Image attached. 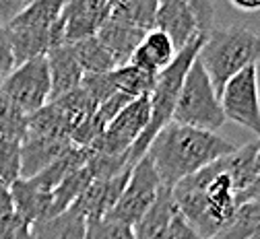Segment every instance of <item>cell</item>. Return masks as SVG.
Here are the masks:
<instances>
[{
	"instance_id": "1",
	"label": "cell",
	"mask_w": 260,
	"mask_h": 239,
	"mask_svg": "<svg viewBox=\"0 0 260 239\" xmlns=\"http://www.w3.org/2000/svg\"><path fill=\"white\" fill-rule=\"evenodd\" d=\"M258 139L236 147L194 176L172 188V198L182 219L203 239H215L232 223L240 202L238 196L258 176L256 172Z\"/></svg>"
},
{
	"instance_id": "2",
	"label": "cell",
	"mask_w": 260,
	"mask_h": 239,
	"mask_svg": "<svg viewBox=\"0 0 260 239\" xmlns=\"http://www.w3.org/2000/svg\"><path fill=\"white\" fill-rule=\"evenodd\" d=\"M232 151H236V145L225 141L217 132H205L170 122L151 141L147 157L159 176L161 186L174 188Z\"/></svg>"
},
{
	"instance_id": "3",
	"label": "cell",
	"mask_w": 260,
	"mask_h": 239,
	"mask_svg": "<svg viewBox=\"0 0 260 239\" xmlns=\"http://www.w3.org/2000/svg\"><path fill=\"white\" fill-rule=\"evenodd\" d=\"M197 58L219 97L227 81L260 62V36L246 27L213 29Z\"/></svg>"
},
{
	"instance_id": "4",
	"label": "cell",
	"mask_w": 260,
	"mask_h": 239,
	"mask_svg": "<svg viewBox=\"0 0 260 239\" xmlns=\"http://www.w3.org/2000/svg\"><path fill=\"white\" fill-rule=\"evenodd\" d=\"M203 42H205V38H199V40L190 42L184 50H180L176 54L174 62L166 68V71H161L157 75L155 87H153V91L149 95V106H151L149 126H147V130L141 134V139L135 143V147L130 149V153H128L130 165H137L147 155V149H149L151 141L157 136V132L172 122L178 97H180V91H182L184 77L188 73V68L192 66V62L197 60Z\"/></svg>"
},
{
	"instance_id": "5",
	"label": "cell",
	"mask_w": 260,
	"mask_h": 239,
	"mask_svg": "<svg viewBox=\"0 0 260 239\" xmlns=\"http://www.w3.org/2000/svg\"><path fill=\"white\" fill-rule=\"evenodd\" d=\"M174 124L197 128L205 132H217L225 124V116L219 106V97L201 66L199 58L192 62L182 83V91L172 116Z\"/></svg>"
},
{
	"instance_id": "6",
	"label": "cell",
	"mask_w": 260,
	"mask_h": 239,
	"mask_svg": "<svg viewBox=\"0 0 260 239\" xmlns=\"http://www.w3.org/2000/svg\"><path fill=\"white\" fill-rule=\"evenodd\" d=\"M161 188L164 186L159 182V176L155 174L149 157L145 155L130 169V176L122 190V196L116 202V207L112 209V213L108 215V221H114V223H120L133 229L141 221V217L153 207Z\"/></svg>"
},
{
	"instance_id": "7",
	"label": "cell",
	"mask_w": 260,
	"mask_h": 239,
	"mask_svg": "<svg viewBox=\"0 0 260 239\" xmlns=\"http://www.w3.org/2000/svg\"><path fill=\"white\" fill-rule=\"evenodd\" d=\"M149 118H151L149 97L133 99L106 126L102 136L89 147V151H93L97 155H108V157L128 155L130 149L135 147V143L141 139V134L147 130Z\"/></svg>"
},
{
	"instance_id": "8",
	"label": "cell",
	"mask_w": 260,
	"mask_h": 239,
	"mask_svg": "<svg viewBox=\"0 0 260 239\" xmlns=\"http://www.w3.org/2000/svg\"><path fill=\"white\" fill-rule=\"evenodd\" d=\"M219 106L225 120H232L260 139V89L258 68L248 66L227 81L219 95Z\"/></svg>"
},
{
	"instance_id": "9",
	"label": "cell",
	"mask_w": 260,
	"mask_h": 239,
	"mask_svg": "<svg viewBox=\"0 0 260 239\" xmlns=\"http://www.w3.org/2000/svg\"><path fill=\"white\" fill-rule=\"evenodd\" d=\"M3 91L13 104L25 114L31 116L44 106L50 104V73L46 56L29 60L5 79L0 85Z\"/></svg>"
},
{
	"instance_id": "10",
	"label": "cell",
	"mask_w": 260,
	"mask_h": 239,
	"mask_svg": "<svg viewBox=\"0 0 260 239\" xmlns=\"http://www.w3.org/2000/svg\"><path fill=\"white\" fill-rule=\"evenodd\" d=\"M112 3L108 0H75L64 3L58 17L64 46H73L87 38H95L104 21L110 17Z\"/></svg>"
},
{
	"instance_id": "11",
	"label": "cell",
	"mask_w": 260,
	"mask_h": 239,
	"mask_svg": "<svg viewBox=\"0 0 260 239\" xmlns=\"http://www.w3.org/2000/svg\"><path fill=\"white\" fill-rule=\"evenodd\" d=\"M155 29L166 33L176 52L184 50L190 42L201 38L190 0H164V3H159L155 15Z\"/></svg>"
},
{
	"instance_id": "12",
	"label": "cell",
	"mask_w": 260,
	"mask_h": 239,
	"mask_svg": "<svg viewBox=\"0 0 260 239\" xmlns=\"http://www.w3.org/2000/svg\"><path fill=\"white\" fill-rule=\"evenodd\" d=\"M128 176H130V169L116 178H110V180L91 182V186L83 192V196L73 204V209L85 217L87 225L108 219V215L112 213V209L116 207V202L122 196Z\"/></svg>"
},
{
	"instance_id": "13",
	"label": "cell",
	"mask_w": 260,
	"mask_h": 239,
	"mask_svg": "<svg viewBox=\"0 0 260 239\" xmlns=\"http://www.w3.org/2000/svg\"><path fill=\"white\" fill-rule=\"evenodd\" d=\"M71 147H73L71 139L25 134L21 141V180H29L38 176Z\"/></svg>"
},
{
	"instance_id": "14",
	"label": "cell",
	"mask_w": 260,
	"mask_h": 239,
	"mask_svg": "<svg viewBox=\"0 0 260 239\" xmlns=\"http://www.w3.org/2000/svg\"><path fill=\"white\" fill-rule=\"evenodd\" d=\"M95 38L102 42V46L108 50V54L112 56V60L118 68V66H124L130 62V58H133V54L137 52L139 44L145 38V31L130 27L128 23L110 15L104 21V25L100 27Z\"/></svg>"
},
{
	"instance_id": "15",
	"label": "cell",
	"mask_w": 260,
	"mask_h": 239,
	"mask_svg": "<svg viewBox=\"0 0 260 239\" xmlns=\"http://www.w3.org/2000/svg\"><path fill=\"white\" fill-rule=\"evenodd\" d=\"M50 73V101L75 91L83 81V71L71 46H56L46 54Z\"/></svg>"
},
{
	"instance_id": "16",
	"label": "cell",
	"mask_w": 260,
	"mask_h": 239,
	"mask_svg": "<svg viewBox=\"0 0 260 239\" xmlns=\"http://www.w3.org/2000/svg\"><path fill=\"white\" fill-rule=\"evenodd\" d=\"M176 215H178V209L172 198V188L164 186L159 190L153 207L133 227L135 239H166Z\"/></svg>"
},
{
	"instance_id": "17",
	"label": "cell",
	"mask_w": 260,
	"mask_h": 239,
	"mask_svg": "<svg viewBox=\"0 0 260 239\" xmlns=\"http://www.w3.org/2000/svg\"><path fill=\"white\" fill-rule=\"evenodd\" d=\"M176 54L178 52L166 33H161L159 29H153V31L145 33L143 42L139 44L137 52L133 54L128 64L139 66L147 73L159 75L161 71H166V68L174 62Z\"/></svg>"
},
{
	"instance_id": "18",
	"label": "cell",
	"mask_w": 260,
	"mask_h": 239,
	"mask_svg": "<svg viewBox=\"0 0 260 239\" xmlns=\"http://www.w3.org/2000/svg\"><path fill=\"white\" fill-rule=\"evenodd\" d=\"M87 221L73 207L34 225V239H85Z\"/></svg>"
},
{
	"instance_id": "19",
	"label": "cell",
	"mask_w": 260,
	"mask_h": 239,
	"mask_svg": "<svg viewBox=\"0 0 260 239\" xmlns=\"http://www.w3.org/2000/svg\"><path fill=\"white\" fill-rule=\"evenodd\" d=\"M64 3L60 0H34L7 25L9 29L21 31H52V25L58 21Z\"/></svg>"
},
{
	"instance_id": "20",
	"label": "cell",
	"mask_w": 260,
	"mask_h": 239,
	"mask_svg": "<svg viewBox=\"0 0 260 239\" xmlns=\"http://www.w3.org/2000/svg\"><path fill=\"white\" fill-rule=\"evenodd\" d=\"M71 50L81 66L83 77L85 75H106L116 68L112 56L108 54V50L102 46V42L97 38H87L83 42H77L71 46Z\"/></svg>"
},
{
	"instance_id": "21",
	"label": "cell",
	"mask_w": 260,
	"mask_h": 239,
	"mask_svg": "<svg viewBox=\"0 0 260 239\" xmlns=\"http://www.w3.org/2000/svg\"><path fill=\"white\" fill-rule=\"evenodd\" d=\"M112 79H114V85L118 89V93H124L133 99H139V97H149L153 87H155V81H157V75L153 73H147L139 66H133V64H124V66H118L112 71Z\"/></svg>"
},
{
	"instance_id": "22",
	"label": "cell",
	"mask_w": 260,
	"mask_h": 239,
	"mask_svg": "<svg viewBox=\"0 0 260 239\" xmlns=\"http://www.w3.org/2000/svg\"><path fill=\"white\" fill-rule=\"evenodd\" d=\"M157 7V0H126V3H112L110 15L128 23L130 27L149 33L155 29Z\"/></svg>"
},
{
	"instance_id": "23",
	"label": "cell",
	"mask_w": 260,
	"mask_h": 239,
	"mask_svg": "<svg viewBox=\"0 0 260 239\" xmlns=\"http://www.w3.org/2000/svg\"><path fill=\"white\" fill-rule=\"evenodd\" d=\"M50 104H52V106L56 108V112L60 114L62 122L67 124L69 136H71V132H73L79 124H83L89 116L95 114V106L91 104V99L87 97V93H85L81 87H77L75 91H71V93H67V95H62V97L50 101Z\"/></svg>"
},
{
	"instance_id": "24",
	"label": "cell",
	"mask_w": 260,
	"mask_h": 239,
	"mask_svg": "<svg viewBox=\"0 0 260 239\" xmlns=\"http://www.w3.org/2000/svg\"><path fill=\"white\" fill-rule=\"evenodd\" d=\"M93 178L89 174L87 167H81L79 172L71 174L64 182H60V186L52 192V213L50 217H56L64 211H69L73 204L83 196V192L91 186Z\"/></svg>"
},
{
	"instance_id": "25",
	"label": "cell",
	"mask_w": 260,
	"mask_h": 239,
	"mask_svg": "<svg viewBox=\"0 0 260 239\" xmlns=\"http://www.w3.org/2000/svg\"><path fill=\"white\" fill-rule=\"evenodd\" d=\"M260 235V202H242L232 223L215 239H252Z\"/></svg>"
},
{
	"instance_id": "26",
	"label": "cell",
	"mask_w": 260,
	"mask_h": 239,
	"mask_svg": "<svg viewBox=\"0 0 260 239\" xmlns=\"http://www.w3.org/2000/svg\"><path fill=\"white\" fill-rule=\"evenodd\" d=\"M27 130V116L0 91V139L23 141Z\"/></svg>"
},
{
	"instance_id": "27",
	"label": "cell",
	"mask_w": 260,
	"mask_h": 239,
	"mask_svg": "<svg viewBox=\"0 0 260 239\" xmlns=\"http://www.w3.org/2000/svg\"><path fill=\"white\" fill-rule=\"evenodd\" d=\"M21 180V141L0 139V182L13 186Z\"/></svg>"
},
{
	"instance_id": "28",
	"label": "cell",
	"mask_w": 260,
	"mask_h": 239,
	"mask_svg": "<svg viewBox=\"0 0 260 239\" xmlns=\"http://www.w3.org/2000/svg\"><path fill=\"white\" fill-rule=\"evenodd\" d=\"M79 87L87 93V97L91 99V104L95 106V110L100 108L106 99H110L114 93H118V89L114 85V79H112V73H106V75H85Z\"/></svg>"
},
{
	"instance_id": "29",
	"label": "cell",
	"mask_w": 260,
	"mask_h": 239,
	"mask_svg": "<svg viewBox=\"0 0 260 239\" xmlns=\"http://www.w3.org/2000/svg\"><path fill=\"white\" fill-rule=\"evenodd\" d=\"M0 239H34V223L19 213H11L0 219Z\"/></svg>"
},
{
	"instance_id": "30",
	"label": "cell",
	"mask_w": 260,
	"mask_h": 239,
	"mask_svg": "<svg viewBox=\"0 0 260 239\" xmlns=\"http://www.w3.org/2000/svg\"><path fill=\"white\" fill-rule=\"evenodd\" d=\"M85 239H135V235H133V229L130 227L104 219V221L87 225V237Z\"/></svg>"
},
{
	"instance_id": "31",
	"label": "cell",
	"mask_w": 260,
	"mask_h": 239,
	"mask_svg": "<svg viewBox=\"0 0 260 239\" xmlns=\"http://www.w3.org/2000/svg\"><path fill=\"white\" fill-rule=\"evenodd\" d=\"M130 101H133V97H128V95H124V93H114L110 99H106L104 104L100 106L95 110V118H97V122H100L104 128L130 104Z\"/></svg>"
},
{
	"instance_id": "32",
	"label": "cell",
	"mask_w": 260,
	"mask_h": 239,
	"mask_svg": "<svg viewBox=\"0 0 260 239\" xmlns=\"http://www.w3.org/2000/svg\"><path fill=\"white\" fill-rule=\"evenodd\" d=\"M190 7L194 13V19H197L201 38H207L213 31V13H215L213 3H209V0H190Z\"/></svg>"
},
{
	"instance_id": "33",
	"label": "cell",
	"mask_w": 260,
	"mask_h": 239,
	"mask_svg": "<svg viewBox=\"0 0 260 239\" xmlns=\"http://www.w3.org/2000/svg\"><path fill=\"white\" fill-rule=\"evenodd\" d=\"M15 56L11 50V42H9V33L7 27H0V85L5 83V79L15 71Z\"/></svg>"
},
{
	"instance_id": "34",
	"label": "cell",
	"mask_w": 260,
	"mask_h": 239,
	"mask_svg": "<svg viewBox=\"0 0 260 239\" xmlns=\"http://www.w3.org/2000/svg\"><path fill=\"white\" fill-rule=\"evenodd\" d=\"M166 239H203V237H201L197 231H194V229L182 219V215L178 213V215L174 217V221H172V227H170Z\"/></svg>"
},
{
	"instance_id": "35",
	"label": "cell",
	"mask_w": 260,
	"mask_h": 239,
	"mask_svg": "<svg viewBox=\"0 0 260 239\" xmlns=\"http://www.w3.org/2000/svg\"><path fill=\"white\" fill-rule=\"evenodd\" d=\"M25 7L27 0H0V27H7Z\"/></svg>"
},
{
	"instance_id": "36",
	"label": "cell",
	"mask_w": 260,
	"mask_h": 239,
	"mask_svg": "<svg viewBox=\"0 0 260 239\" xmlns=\"http://www.w3.org/2000/svg\"><path fill=\"white\" fill-rule=\"evenodd\" d=\"M15 213L13 209V196H11V186L0 182V219Z\"/></svg>"
},
{
	"instance_id": "37",
	"label": "cell",
	"mask_w": 260,
	"mask_h": 239,
	"mask_svg": "<svg viewBox=\"0 0 260 239\" xmlns=\"http://www.w3.org/2000/svg\"><path fill=\"white\" fill-rule=\"evenodd\" d=\"M238 202H260V176H256L250 182V186L238 196Z\"/></svg>"
},
{
	"instance_id": "38",
	"label": "cell",
	"mask_w": 260,
	"mask_h": 239,
	"mask_svg": "<svg viewBox=\"0 0 260 239\" xmlns=\"http://www.w3.org/2000/svg\"><path fill=\"white\" fill-rule=\"evenodd\" d=\"M230 5L244 13H256L260 11V0H230Z\"/></svg>"
},
{
	"instance_id": "39",
	"label": "cell",
	"mask_w": 260,
	"mask_h": 239,
	"mask_svg": "<svg viewBox=\"0 0 260 239\" xmlns=\"http://www.w3.org/2000/svg\"><path fill=\"white\" fill-rule=\"evenodd\" d=\"M256 172L260 176V139H258V153H256Z\"/></svg>"
},
{
	"instance_id": "40",
	"label": "cell",
	"mask_w": 260,
	"mask_h": 239,
	"mask_svg": "<svg viewBox=\"0 0 260 239\" xmlns=\"http://www.w3.org/2000/svg\"><path fill=\"white\" fill-rule=\"evenodd\" d=\"M252 239H260V235H256V237H252Z\"/></svg>"
}]
</instances>
